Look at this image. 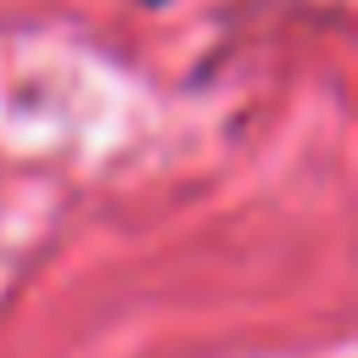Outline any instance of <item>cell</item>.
Masks as SVG:
<instances>
[{"instance_id": "cell-1", "label": "cell", "mask_w": 358, "mask_h": 358, "mask_svg": "<svg viewBox=\"0 0 358 358\" xmlns=\"http://www.w3.org/2000/svg\"><path fill=\"white\" fill-rule=\"evenodd\" d=\"M151 6H157V0H151Z\"/></svg>"}]
</instances>
